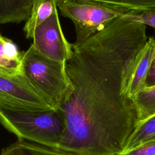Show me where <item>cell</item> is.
<instances>
[{"label":"cell","mask_w":155,"mask_h":155,"mask_svg":"<svg viewBox=\"0 0 155 155\" xmlns=\"http://www.w3.org/2000/svg\"><path fill=\"white\" fill-rule=\"evenodd\" d=\"M146 28L119 17L82 44H73L65 64L73 90L59 108L66 128L58 149L76 155L123 152L138 122L126 75L148 39Z\"/></svg>","instance_id":"1"},{"label":"cell","mask_w":155,"mask_h":155,"mask_svg":"<svg viewBox=\"0 0 155 155\" xmlns=\"http://www.w3.org/2000/svg\"><path fill=\"white\" fill-rule=\"evenodd\" d=\"M0 123L24 139L58 148L66 128L64 116L59 109L8 110L0 109Z\"/></svg>","instance_id":"2"},{"label":"cell","mask_w":155,"mask_h":155,"mask_svg":"<svg viewBox=\"0 0 155 155\" xmlns=\"http://www.w3.org/2000/svg\"><path fill=\"white\" fill-rule=\"evenodd\" d=\"M65 64L43 56L32 45L24 52V75L55 109L59 108L73 90Z\"/></svg>","instance_id":"3"},{"label":"cell","mask_w":155,"mask_h":155,"mask_svg":"<svg viewBox=\"0 0 155 155\" xmlns=\"http://www.w3.org/2000/svg\"><path fill=\"white\" fill-rule=\"evenodd\" d=\"M58 7L62 16L72 21L76 45L104 30L120 16L113 10L78 0H58Z\"/></svg>","instance_id":"4"},{"label":"cell","mask_w":155,"mask_h":155,"mask_svg":"<svg viewBox=\"0 0 155 155\" xmlns=\"http://www.w3.org/2000/svg\"><path fill=\"white\" fill-rule=\"evenodd\" d=\"M0 109L48 110L54 108L28 81L24 73L0 74Z\"/></svg>","instance_id":"5"},{"label":"cell","mask_w":155,"mask_h":155,"mask_svg":"<svg viewBox=\"0 0 155 155\" xmlns=\"http://www.w3.org/2000/svg\"><path fill=\"white\" fill-rule=\"evenodd\" d=\"M32 39L35 49L49 59L66 64L71 56L73 44L63 34L58 10L35 28Z\"/></svg>","instance_id":"6"},{"label":"cell","mask_w":155,"mask_h":155,"mask_svg":"<svg viewBox=\"0 0 155 155\" xmlns=\"http://www.w3.org/2000/svg\"><path fill=\"white\" fill-rule=\"evenodd\" d=\"M155 53V38L150 37L133 59L127 71L125 90L130 97L145 88V81Z\"/></svg>","instance_id":"7"},{"label":"cell","mask_w":155,"mask_h":155,"mask_svg":"<svg viewBox=\"0 0 155 155\" xmlns=\"http://www.w3.org/2000/svg\"><path fill=\"white\" fill-rule=\"evenodd\" d=\"M24 52L13 42L0 34V74L15 75L23 73Z\"/></svg>","instance_id":"8"},{"label":"cell","mask_w":155,"mask_h":155,"mask_svg":"<svg viewBox=\"0 0 155 155\" xmlns=\"http://www.w3.org/2000/svg\"><path fill=\"white\" fill-rule=\"evenodd\" d=\"M113 10L120 14L155 13V0H78Z\"/></svg>","instance_id":"9"},{"label":"cell","mask_w":155,"mask_h":155,"mask_svg":"<svg viewBox=\"0 0 155 155\" xmlns=\"http://www.w3.org/2000/svg\"><path fill=\"white\" fill-rule=\"evenodd\" d=\"M33 3V0H0V24L26 21Z\"/></svg>","instance_id":"10"},{"label":"cell","mask_w":155,"mask_h":155,"mask_svg":"<svg viewBox=\"0 0 155 155\" xmlns=\"http://www.w3.org/2000/svg\"><path fill=\"white\" fill-rule=\"evenodd\" d=\"M58 0H33L30 17L24 27L27 38H32L35 28L57 10Z\"/></svg>","instance_id":"11"},{"label":"cell","mask_w":155,"mask_h":155,"mask_svg":"<svg viewBox=\"0 0 155 155\" xmlns=\"http://www.w3.org/2000/svg\"><path fill=\"white\" fill-rule=\"evenodd\" d=\"M0 155H76L59 149L48 147L24 139L2 149Z\"/></svg>","instance_id":"12"},{"label":"cell","mask_w":155,"mask_h":155,"mask_svg":"<svg viewBox=\"0 0 155 155\" xmlns=\"http://www.w3.org/2000/svg\"><path fill=\"white\" fill-rule=\"evenodd\" d=\"M155 140V114L137 122L125 143L124 151Z\"/></svg>","instance_id":"13"},{"label":"cell","mask_w":155,"mask_h":155,"mask_svg":"<svg viewBox=\"0 0 155 155\" xmlns=\"http://www.w3.org/2000/svg\"><path fill=\"white\" fill-rule=\"evenodd\" d=\"M138 122L155 114V87L144 88L131 97Z\"/></svg>","instance_id":"14"},{"label":"cell","mask_w":155,"mask_h":155,"mask_svg":"<svg viewBox=\"0 0 155 155\" xmlns=\"http://www.w3.org/2000/svg\"><path fill=\"white\" fill-rule=\"evenodd\" d=\"M119 17L126 21L137 22L155 28V13L153 12L127 13L121 15Z\"/></svg>","instance_id":"15"},{"label":"cell","mask_w":155,"mask_h":155,"mask_svg":"<svg viewBox=\"0 0 155 155\" xmlns=\"http://www.w3.org/2000/svg\"><path fill=\"white\" fill-rule=\"evenodd\" d=\"M120 155H155V140L124 151Z\"/></svg>","instance_id":"16"},{"label":"cell","mask_w":155,"mask_h":155,"mask_svg":"<svg viewBox=\"0 0 155 155\" xmlns=\"http://www.w3.org/2000/svg\"><path fill=\"white\" fill-rule=\"evenodd\" d=\"M145 88L155 87V53L145 81Z\"/></svg>","instance_id":"17"}]
</instances>
